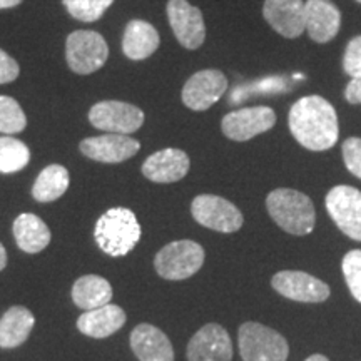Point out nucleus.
<instances>
[{
  "label": "nucleus",
  "mask_w": 361,
  "mask_h": 361,
  "mask_svg": "<svg viewBox=\"0 0 361 361\" xmlns=\"http://www.w3.org/2000/svg\"><path fill=\"white\" fill-rule=\"evenodd\" d=\"M191 214L196 223L218 233H236L245 223L241 211L231 201L214 194H201L194 197Z\"/></svg>",
  "instance_id": "0eeeda50"
},
{
  "label": "nucleus",
  "mask_w": 361,
  "mask_h": 361,
  "mask_svg": "<svg viewBox=\"0 0 361 361\" xmlns=\"http://www.w3.org/2000/svg\"><path fill=\"white\" fill-rule=\"evenodd\" d=\"M35 318L24 306H12L0 318V348H17L32 333Z\"/></svg>",
  "instance_id": "5701e85b"
},
{
  "label": "nucleus",
  "mask_w": 361,
  "mask_h": 361,
  "mask_svg": "<svg viewBox=\"0 0 361 361\" xmlns=\"http://www.w3.org/2000/svg\"><path fill=\"white\" fill-rule=\"evenodd\" d=\"M329 218L341 229L343 234L361 241V191L353 186H335L326 194Z\"/></svg>",
  "instance_id": "6e6552de"
},
{
  "label": "nucleus",
  "mask_w": 361,
  "mask_h": 361,
  "mask_svg": "<svg viewBox=\"0 0 361 361\" xmlns=\"http://www.w3.org/2000/svg\"><path fill=\"white\" fill-rule=\"evenodd\" d=\"M238 341L243 361H286L290 353L283 335L256 322L241 324Z\"/></svg>",
  "instance_id": "20e7f679"
},
{
  "label": "nucleus",
  "mask_w": 361,
  "mask_h": 361,
  "mask_svg": "<svg viewBox=\"0 0 361 361\" xmlns=\"http://www.w3.org/2000/svg\"><path fill=\"white\" fill-rule=\"evenodd\" d=\"M161 39L156 27L146 20L134 19L126 25L123 52L130 61H144L159 49Z\"/></svg>",
  "instance_id": "412c9836"
},
{
  "label": "nucleus",
  "mask_w": 361,
  "mask_h": 361,
  "mask_svg": "<svg viewBox=\"0 0 361 361\" xmlns=\"http://www.w3.org/2000/svg\"><path fill=\"white\" fill-rule=\"evenodd\" d=\"M130 348L139 361H174L169 338L152 324H137L130 333Z\"/></svg>",
  "instance_id": "6ab92c4d"
},
{
  "label": "nucleus",
  "mask_w": 361,
  "mask_h": 361,
  "mask_svg": "<svg viewBox=\"0 0 361 361\" xmlns=\"http://www.w3.org/2000/svg\"><path fill=\"white\" fill-rule=\"evenodd\" d=\"M189 156L176 147H168L151 154L144 161L142 174L149 180L159 184L178 183L189 173Z\"/></svg>",
  "instance_id": "a211bd4d"
},
{
  "label": "nucleus",
  "mask_w": 361,
  "mask_h": 361,
  "mask_svg": "<svg viewBox=\"0 0 361 361\" xmlns=\"http://www.w3.org/2000/svg\"><path fill=\"white\" fill-rule=\"evenodd\" d=\"M276 124V112L268 106L243 107L226 114L221 121V129L228 139L245 142L256 135L268 133Z\"/></svg>",
  "instance_id": "9d476101"
},
{
  "label": "nucleus",
  "mask_w": 361,
  "mask_h": 361,
  "mask_svg": "<svg viewBox=\"0 0 361 361\" xmlns=\"http://www.w3.org/2000/svg\"><path fill=\"white\" fill-rule=\"evenodd\" d=\"M341 268L351 295L361 303V250L346 252Z\"/></svg>",
  "instance_id": "c85d7f7f"
},
{
  "label": "nucleus",
  "mask_w": 361,
  "mask_h": 361,
  "mask_svg": "<svg viewBox=\"0 0 361 361\" xmlns=\"http://www.w3.org/2000/svg\"><path fill=\"white\" fill-rule=\"evenodd\" d=\"M22 0H0V11H4V8H13L17 6H20Z\"/></svg>",
  "instance_id": "72a5a7b5"
},
{
  "label": "nucleus",
  "mask_w": 361,
  "mask_h": 361,
  "mask_svg": "<svg viewBox=\"0 0 361 361\" xmlns=\"http://www.w3.org/2000/svg\"><path fill=\"white\" fill-rule=\"evenodd\" d=\"M69 171L61 164L47 166L42 173L37 176L34 186L32 196L39 202H52L64 196L69 188Z\"/></svg>",
  "instance_id": "393cba45"
},
{
  "label": "nucleus",
  "mask_w": 361,
  "mask_h": 361,
  "mask_svg": "<svg viewBox=\"0 0 361 361\" xmlns=\"http://www.w3.org/2000/svg\"><path fill=\"white\" fill-rule=\"evenodd\" d=\"M306 30L316 44H326L340 32L341 12L331 0H306Z\"/></svg>",
  "instance_id": "f3484780"
},
{
  "label": "nucleus",
  "mask_w": 361,
  "mask_h": 361,
  "mask_svg": "<svg viewBox=\"0 0 361 361\" xmlns=\"http://www.w3.org/2000/svg\"><path fill=\"white\" fill-rule=\"evenodd\" d=\"M112 300V286L106 278L87 274L79 278L72 286V301L78 308L85 311L109 305Z\"/></svg>",
  "instance_id": "b1692460"
},
{
  "label": "nucleus",
  "mask_w": 361,
  "mask_h": 361,
  "mask_svg": "<svg viewBox=\"0 0 361 361\" xmlns=\"http://www.w3.org/2000/svg\"><path fill=\"white\" fill-rule=\"evenodd\" d=\"M345 99L353 106H361V78H355L345 89Z\"/></svg>",
  "instance_id": "473e14b6"
},
{
  "label": "nucleus",
  "mask_w": 361,
  "mask_h": 361,
  "mask_svg": "<svg viewBox=\"0 0 361 361\" xmlns=\"http://www.w3.org/2000/svg\"><path fill=\"white\" fill-rule=\"evenodd\" d=\"M228 90V78L218 69H204L192 74L184 84L180 99L188 109L202 112L214 106Z\"/></svg>",
  "instance_id": "f8f14e48"
},
{
  "label": "nucleus",
  "mask_w": 361,
  "mask_h": 361,
  "mask_svg": "<svg viewBox=\"0 0 361 361\" xmlns=\"http://www.w3.org/2000/svg\"><path fill=\"white\" fill-rule=\"evenodd\" d=\"M293 137L308 151H328L338 142L340 126L335 106L322 96H305L288 116Z\"/></svg>",
  "instance_id": "f257e3e1"
},
{
  "label": "nucleus",
  "mask_w": 361,
  "mask_h": 361,
  "mask_svg": "<svg viewBox=\"0 0 361 361\" xmlns=\"http://www.w3.org/2000/svg\"><path fill=\"white\" fill-rule=\"evenodd\" d=\"M263 17L284 39H298L306 30L305 0H264Z\"/></svg>",
  "instance_id": "dca6fc26"
},
{
  "label": "nucleus",
  "mask_w": 361,
  "mask_h": 361,
  "mask_svg": "<svg viewBox=\"0 0 361 361\" xmlns=\"http://www.w3.org/2000/svg\"><path fill=\"white\" fill-rule=\"evenodd\" d=\"M305 361H329L326 356H323V355H313V356H310L308 360H305Z\"/></svg>",
  "instance_id": "c9c22d12"
},
{
  "label": "nucleus",
  "mask_w": 361,
  "mask_h": 361,
  "mask_svg": "<svg viewBox=\"0 0 361 361\" xmlns=\"http://www.w3.org/2000/svg\"><path fill=\"white\" fill-rule=\"evenodd\" d=\"M79 149L89 159L106 162V164H117L137 154L141 142L126 134H104L84 139L79 144Z\"/></svg>",
  "instance_id": "4468645a"
},
{
  "label": "nucleus",
  "mask_w": 361,
  "mask_h": 361,
  "mask_svg": "<svg viewBox=\"0 0 361 361\" xmlns=\"http://www.w3.org/2000/svg\"><path fill=\"white\" fill-rule=\"evenodd\" d=\"M6 266H7V251L2 243H0V271L6 268Z\"/></svg>",
  "instance_id": "f704fd0d"
},
{
  "label": "nucleus",
  "mask_w": 361,
  "mask_h": 361,
  "mask_svg": "<svg viewBox=\"0 0 361 361\" xmlns=\"http://www.w3.org/2000/svg\"><path fill=\"white\" fill-rule=\"evenodd\" d=\"M20 74V67L13 57L0 49V84L13 82Z\"/></svg>",
  "instance_id": "2f4dec72"
},
{
  "label": "nucleus",
  "mask_w": 361,
  "mask_h": 361,
  "mask_svg": "<svg viewBox=\"0 0 361 361\" xmlns=\"http://www.w3.org/2000/svg\"><path fill=\"white\" fill-rule=\"evenodd\" d=\"M114 0H64L67 12L80 22H96L106 13Z\"/></svg>",
  "instance_id": "cd10ccee"
},
{
  "label": "nucleus",
  "mask_w": 361,
  "mask_h": 361,
  "mask_svg": "<svg viewBox=\"0 0 361 361\" xmlns=\"http://www.w3.org/2000/svg\"><path fill=\"white\" fill-rule=\"evenodd\" d=\"M144 112L134 104L123 101H102L90 107L89 121L94 128L112 134H130L141 129Z\"/></svg>",
  "instance_id": "1a4fd4ad"
},
{
  "label": "nucleus",
  "mask_w": 361,
  "mask_h": 361,
  "mask_svg": "<svg viewBox=\"0 0 361 361\" xmlns=\"http://www.w3.org/2000/svg\"><path fill=\"white\" fill-rule=\"evenodd\" d=\"M169 25L178 42L188 51H196L206 40V25L201 8L188 0H169L166 6Z\"/></svg>",
  "instance_id": "9b49d317"
},
{
  "label": "nucleus",
  "mask_w": 361,
  "mask_h": 361,
  "mask_svg": "<svg viewBox=\"0 0 361 361\" xmlns=\"http://www.w3.org/2000/svg\"><path fill=\"white\" fill-rule=\"evenodd\" d=\"M12 231L17 246L29 255L40 252L51 243V231H49L47 224L32 213H22L17 216V219L13 221Z\"/></svg>",
  "instance_id": "4be33fe9"
},
{
  "label": "nucleus",
  "mask_w": 361,
  "mask_h": 361,
  "mask_svg": "<svg viewBox=\"0 0 361 361\" xmlns=\"http://www.w3.org/2000/svg\"><path fill=\"white\" fill-rule=\"evenodd\" d=\"M266 207L274 223L286 233L305 236L313 231L316 211L306 194L290 188L274 189L266 197Z\"/></svg>",
  "instance_id": "7ed1b4c3"
},
{
  "label": "nucleus",
  "mask_w": 361,
  "mask_h": 361,
  "mask_svg": "<svg viewBox=\"0 0 361 361\" xmlns=\"http://www.w3.org/2000/svg\"><path fill=\"white\" fill-rule=\"evenodd\" d=\"M356 2H358V4H361V0H356Z\"/></svg>",
  "instance_id": "e433bc0d"
},
{
  "label": "nucleus",
  "mask_w": 361,
  "mask_h": 361,
  "mask_svg": "<svg viewBox=\"0 0 361 361\" xmlns=\"http://www.w3.org/2000/svg\"><path fill=\"white\" fill-rule=\"evenodd\" d=\"M27 126L25 112L13 97L0 96V133L17 134Z\"/></svg>",
  "instance_id": "bb28decb"
},
{
  "label": "nucleus",
  "mask_w": 361,
  "mask_h": 361,
  "mask_svg": "<svg viewBox=\"0 0 361 361\" xmlns=\"http://www.w3.org/2000/svg\"><path fill=\"white\" fill-rule=\"evenodd\" d=\"M204 263V250L191 239H180L166 245L154 258V268L161 278L180 281L191 278Z\"/></svg>",
  "instance_id": "39448f33"
},
{
  "label": "nucleus",
  "mask_w": 361,
  "mask_h": 361,
  "mask_svg": "<svg viewBox=\"0 0 361 361\" xmlns=\"http://www.w3.org/2000/svg\"><path fill=\"white\" fill-rule=\"evenodd\" d=\"M66 57L72 72L87 75L106 64L109 57V45L99 32L75 30L67 37Z\"/></svg>",
  "instance_id": "423d86ee"
},
{
  "label": "nucleus",
  "mask_w": 361,
  "mask_h": 361,
  "mask_svg": "<svg viewBox=\"0 0 361 361\" xmlns=\"http://www.w3.org/2000/svg\"><path fill=\"white\" fill-rule=\"evenodd\" d=\"M141 234V224L128 207H112L106 211L94 228L97 246L112 258L129 255L137 246Z\"/></svg>",
  "instance_id": "f03ea898"
},
{
  "label": "nucleus",
  "mask_w": 361,
  "mask_h": 361,
  "mask_svg": "<svg viewBox=\"0 0 361 361\" xmlns=\"http://www.w3.org/2000/svg\"><path fill=\"white\" fill-rule=\"evenodd\" d=\"M343 69L351 79L361 78V35H356L346 45L343 56Z\"/></svg>",
  "instance_id": "c756f323"
},
{
  "label": "nucleus",
  "mask_w": 361,
  "mask_h": 361,
  "mask_svg": "<svg viewBox=\"0 0 361 361\" xmlns=\"http://www.w3.org/2000/svg\"><path fill=\"white\" fill-rule=\"evenodd\" d=\"M233 343L221 324L209 323L191 338L188 361H231Z\"/></svg>",
  "instance_id": "2eb2a0df"
},
{
  "label": "nucleus",
  "mask_w": 361,
  "mask_h": 361,
  "mask_svg": "<svg viewBox=\"0 0 361 361\" xmlns=\"http://www.w3.org/2000/svg\"><path fill=\"white\" fill-rule=\"evenodd\" d=\"M29 161L30 151L24 142L11 135L0 137V173H19L29 164Z\"/></svg>",
  "instance_id": "a878e982"
},
{
  "label": "nucleus",
  "mask_w": 361,
  "mask_h": 361,
  "mask_svg": "<svg viewBox=\"0 0 361 361\" xmlns=\"http://www.w3.org/2000/svg\"><path fill=\"white\" fill-rule=\"evenodd\" d=\"M126 323V313L121 306L106 305L101 308L89 310L79 316L78 328L85 336L90 338H109L119 331Z\"/></svg>",
  "instance_id": "aec40b11"
},
{
  "label": "nucleus",
  "mask_w": 361,
  "mask_h": 361,
  "mask_svg": "<svg viewBox=\"0 0 361 361\" xmlns=\"http://www.w3.org/2000/svg\"><path fill=\"white\" fill-rule=\"evenodd\" d=\"M343 161H345L346 169L356 178L361 179V139L348 137L343 142Z\"/></svg>",
  "instance_id": "7c9ffc66"
},
{
  "label": "nucleus",
  "mask_w": 361,
  "mask_h": 361,
  "mask_svg": "<svg viewBox=\"0 0 361 361\" xmlns=\"http://www.w3.org/2000/svg\"><path fill=\"white\" fill-rule=\"evenodd\" d=\"M279 295L300 303H323L329 298V286L303 271H281L271 279Z\"/></svg>",
  "instance_id": "ddd939ff"
}]
</instances>
